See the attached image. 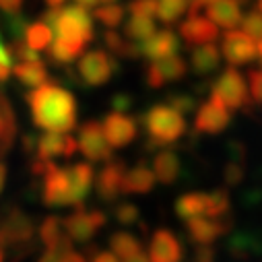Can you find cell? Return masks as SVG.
<instances>
[{"mask_svg":"<svg viewBox=\"0 0 262 262\" xmlns=\"http://www.w3.org/2000/svg\"><path fill=\"white\" fill-rule=\"evenodd\" d=\"M105 221H107V217L103 211H97V209L85 211L83 207L77 209L71 217L62 219L64 231H67V235L73 242H89L105 225Z\"/></svg>","mask_w":262,"mask_h":262,"instance_id":"cell-8","label":"cell"},{"mask_svg":"<svg viewBox=\"0 0 262 262\" xmlns=\"http://www.w3.org/2000/svg\"><path fill=\"white\" fill-rule=\"evenodd\" d=\"M118 71V60L103 52V50H91L79 60V75L85 85L89 87H101L105 85Z\"/></svg>","mask_w":262,"mask_h":262,"instance_id":"cell-6","label":"cell"},{"mask_svg":"<svg viewBox=\"0 0 262 262\" xmlns=\"http://www.w3.org/2000/svg\"><path fill=\"white\" fill-rule=\"evenodd\" d=\"M103 135L110 143L112 149H122V147H128L137 139V133H139V126H137V120L128 114H122V112H112L103 118Z\"/></svg>","mask_w":262,"mask_h":262,"instance_id":"cell-10","label":"cell"},{"mask_svg":"<svg viewBox=\"0 0 262 262\" xmlns=\"http://www.w3.org/2000/svg\"><path fill=\"white\" fill-rule=\"evenodd\" d=\"M223 58L231 64V67H239V64H248L256 60L258 56V43L244 31H227L223 35V46H221Z\"/></svg>","mask_w":262,"mask_h":262,"instance_id":"cell-12","label":"cell"},{"mask_svg":"<svg viewBox=\"0 0 262 262\" xmlns=\"http://www.w3.org/2000/svg\"><path fill=\"white\" fill-rule=\"evenodd\" d=\"M27 27L29 25H27V21H25V17L21 13L9 15V19H7V31H9V35L13 39H23L25 33H27Z\"/></svg>","mask_w":262,"mask_h":262,"instance_id":"cell-39","label":"cell"},{"mask_svg":"<svg viewBox=\"0 0 262 262\" xmlns=\"http://www.w3.org/2000/svg\"><path fill=\"white\" fill-rule=\"evenodd\" d=\"M180 157L173 153V151H161L155 159H153V173H155V180L169 186L178 180L180 176Z\"/></svg>","mask_w":262,"mask_h":262,"instance_id":"cell-26","label":"cell"},{"mask_svg":"<svg viewBox=\"0 0 262 262\" xmlns=\"http://www.w3.org/2000/svg\"><path fill=\"white\" fill-rule=\"evenodd\" d=\"M52 35L87 48L93 39V19L89 11L79 5L60 9L56 23L52 27Z\"/></svg>","mask_w":262,"mask_h":262,"instance_id":"cell-3","label":"cell"},{"mask_svg":"<svg viewBox=\"0 0 262 262\" xmlns=\"http://www.w3.org/2000/svg\"><path fill=\"white\" fill-rule=\"evenodd\" d=\"M213 3H215V0H190V3H188V13H190V17L196 15L203 7H211Z\"/></svg>","mask_w":262,"mask_h":262,"instance_id":"cell-47","label":"cell"},{"mask_svg":"<svg viewBox=\"0 0 262 262\" xmlns=\"http://www.w3.org/2000/svg\"><path fill=\"white\" fill-rule=\"evenodd\" d=\"M229 110L221 103V99L217 95H211L209 101H205L194 118V128L199 133H207V135H219L227 128L229 124Z\"/></svg>","mask_w":262,"mask_h":262,"instance_id":"cell-11","label":"cell"},{"mask_svg":"<svg viewBox=\"0 0 262 262\" xmlns=\"http://www.w3.org/2000/svg\"><path fill=\"white\" fill-rule=\"evenodd\" d=\"M225 180H227L231 186H235V184L242 180V167L235 165V163H229L227 169H225Z\"/></svg>","mask_w":262,"mask_h":262,"instance_id":"cell-46","label":"cell"},{"mask_svg":"<svg viewBox=\"0 0 262 262\" xmlns=\"http://www.w3.org/2000/svg\"><path fill=\"white\" fill-rule=\"evenodd\" d=\"M126 163L124 161H107V165L97 176V194L103 201H116L122 194L124 176H126Z\"/></svg>","mask_w":262,"mask_h":262,"instance_id":"cell-17","label":"cell"},{"mask_svg":"<svg viewBox=\"0 0 262 262\" xmlns=\"http://www.w3.org/2000/svg\"><path fill=\"white\" fill-rule=\"evenodd\" d=\"M155 173L151 167L147 165H137L133 169H128L124 176V186L122 192L124 194H147L153 190L155 186Z\"/></svg>","mask_w":262,"mask_h":262,"instance_id":"cell-24","label":"cell"},{"mask_svg":"<svg viewBox=\"0 0 262 262\" xmlns=\"http://www.w3.org/2000/svg\"><path fill=\"white\" fill-rule=\"evenodd\" d=\"M128 11L133 17L153 19V15L157 13V3L155 0H133V3L128 5Z\"/></svg>","mask_w":262,"mask_h":262,"instance_id":"cell-38","label":"cell"},{"mask_svg":"<svg viewBox=\"0 0 262 262\" xmlns=\"http://www.w3.org/2000/svg\"><path fill=\"white\" fill-rule=\"evenodd\" d=\"M83 46L79 43H71L67 39L54 37V41L48 46V58L56 64H71L75 58H79L83 54Z\"/></svg>","mask_w":262,"mask_h":262,"instance_id":"cell-28","label":"cell"},{"mask_svg":"<svg viewBox=\"0 0 262 262\" xmlns=\"http://www.w3.org/2000/svg\"><path fill=\"white\" fill-rule=\"evenodd\" d=\"M188 3H190V0H188Z\"/></svg>","mask_w":262,"mask_h":262,"instance_id":"cell-60","label":"cell"},{"mask_svg":"<svg viewBox=\"0 0 262 262\" xmlns=\"http://www.w3.org/2000/svg\"><path fill=\"white\" fill-rule=\"evenodd\" d=\"M41 199L48 207H73L71 180H69V169L67 167H58L54 163L46 171Z\"/></svg>","mask_w":262,"mask_h":262,"instance_id":"cell-9","label":"cell"},{"mask_svg":"<svg viewBox=\"0 0 262 262\" xmlns=\"http://www.w3.org/2000/svg\"><path fill=\"white\" fill-rule=\"evenodd\" d=\"M69 169V180H71V196H73V207L75 209H81L85 199L89 196V190H91V184L95 180V171L89 163H75L73 167H67Z\"/></svg>","mask_w":262,"mask_h":262,"instance_id":"cell-20","label":"cell"},{"mask_svg":"<svg viewBox=\"0 0 262 262\" xmlns=\"http://www.w3.org/2000/svg\"><path fill=\"white\" fill-rule=\"evenodd\" d=\"M231 227L229 219H211V217H199L186 221V231L188 237L196 244V246H211L215 239H219L227 229Z\"/></svg>","mask_w":262,"mask_h":262,"instance_id":"cell-13","label":"cell"},{"mask_svg":"<svg viewBox=\"0 0 262 262\" xmlns=\"http://www.w3.org/2000/svg\"><path fill=\"white\" fill-rule=\"evenodd\" d=\"M37 235L46 250H62V252L73 250V239L64 231V223L60 217H46L37 229Z\"/></svg>","mask_w":262,"mask_h":262,"instance_id":"cell-19","label":"cell"},{"mask_svg":"<svg viewBox=\"0 0 262 262\" xmlns=\"http://www.w3.org/2000/svg\"><path fill=\"white\" fill-rule=\"evenodd\" d=\"M60 262H87V258H85L83 254H79V252L73 250V252H69L67 256H64Z\"/></svg>","mask_w":262,"mask_h":262,"instance_id":"cell-50","label":"cell"},{"mask_svg":"<svg viewBox=\"0 0 262 262\" xmlns=\"http://www.w3.org/2000/svg\"><path fill=\"white\" fill-rule=\"evenodd\" d=\"M95 19L97 21H101L105 27H110V29H116L120 23H122V19H124V15H126V9L124 7H120V5H101V7H97L95 9Z\"/></svg>","mask_w":262,"mask_h":262,"instance_id":"cell-35","label":"cell"},{"mask_svg":"<svg viewBox=\"0 0 262 262\" xmlns=\"http://www.w3.org/2000/svg\"><path fill=\"white\" fill-rule=\"evenodd\" d=\"M258 13L262 15V0H258Z\"/></svg>","mask_w":262,"mask_h":262,"instance_id":"cell-58","label":"cell"},{"mask_svg":"<svg viewBox=\"0 0 262 262\" xmlns=\"http://www.w3.org/2000/svg\"><path fill=\"white\" fill-rule=\"evenodd\" d=\"M77 145H79V151L89 161H112V147L97 120H87L79 128Z\"/></svg>","mask_w":262,"mask_h":262,"instance_id":"cell-7","label":"cell"},{"mask_svg":"<svg viewBox=\"0 0 262 262\" xmlns=\"http://www.w3.org/2000/svg\"><path fill=\"white\" fill-rule=\"evenodd\" d=\"M180 50V41H178V35L169 29H163V31H157L155 35H151L147 41L139 43V52H141V58H149L151 62H159L163 58H169V56H176Z\"/></svg>","mask_w":262,"mask_h":262,"instance_id":"cell-16","label":"cell"},{"mask_svg":"<svg viewBox=\"0 0 262 262\" xmlns=\"http://www.w3.org/2000/svg\"><path fill=\"white\" fill-rule=\"evenodd\" d=\"M167 105L173 107V110L180 112V114H190V112L194 110V99L188 97V95H180V93H176V95H169Z\"/></svg>","mask_w":262,"mask_h":262,"instance_id":"cell-41","label":"cell"},{"mask_svg":"<svg viewBox=\"0 0 262 262\" xmlns=\"http://www.w3.org/2000/svg\"><path fill=\"white\" fill-rule=\"evenodd\" d=\"M25 43L29 50L33 52H39V50H48V46L52 43V31L39 21V23H33L27 27V33H25Z\"/></svg>","mask_w":262,"mask_h":262,"instance_id":"cell-33","label":"cell"},{"mask_svg":"<svg viewBox=\"0 0 262 262\" xmlns=\"http://www.w3.org/2000/svg\"><path fill=\"white\" fill-rule=\"evenodd\" d=\"M159 75L163 77L165 83H171V81H180L184 75H186V62L176 54V56H169V58H163L159 62H153Z\"/></svg>","mask_w":262,"mask_h":262,"instance_id":"cell-31","label":"cell"},{"mask_svg":"<svg viewBox=\"0 0 262 262\" xmlns=\"http://www.w3.org/2000/svg\"><path fill=\"white\" fill-rule=\"evenodd\" d=\"M27 105L33 124L46 133L64 135L77 126V99L75 95L56 83H43L27 93Z\"/></svg>","mask_w":262,"mask_h":262,"instance_id":"cell-1","label":"cell"},{"mask_svg":"<svg viewBox=\"0 0 262 262\" xmlns=\"http://www.w3.org/2000/svg\"><path fill=\"white\" fill-rule=\"evenodd\" d=\"M120 262H149V256H147L145 252H139V254L130 256V258H126V260H120Z\"/></svg>","mask_w":262,"mask_h":262,"instance_id":"cell-51","label":"cell"},{"mask_svg":"<svg viewBox=\"0 0 262 262\" xmlns=\"http://www.w3.org/2000/svg\"><path fill=\"white\" fill-rule=\"evenodd\" d=\"M207 15L211 23L231 31L237 25H242V19H244L237 0H215L211 7H207Z\"/></svg>","mask_w":262,"mask_h":262,"instance_id":"cell-21","label":"cell"},{"mask_svg":"<svg viewBox=\"0 0 262 262\" xmlns=\"http://www.w3.org/2000/svg\"><path fill=\"white\" fill-rule=\"evenodd\" d=\"M114 215H116V219H118L120 223L133 225V223H137V219H139V209H137L135 205H130V203H122V205H118V207L114 209Z\"/></svg>","mask_w":262,"mask_h":262,"instance_id":"cell-40","label":"cell"},{"mask_svg":"<svg viewBox=\"0 0 262 262\" xmlns=\"http://www.w3.org/2000/svg\"><path fill=\"white\" fill-rule=\"evenodd\" d=\"M13 75L29 89H35V87L48 83V69H46V64L41 60L39 62H19V64H15Z\"/></svg>","mask_w":262,"mask_h":262,"instance_id":"cell-27","label":"cell"},{"mask_svg":"<svg viewBox=\"0 0 262 262\" xmlns=\"http://www.w3.org/2000/svg\"><path fill=\"white\" fill-rule=\"evenodd\" d=\"M35 225L31 217H27L21 209H11L5 219L0 221V248L19 250L29 248L31 239L35 237Z\"/></svg>","mask_w":262,"mask_h":262,"instance_id":"cell-4","label":"cell"},{"mask_svg":"<svg viewBox=\"0 0 262 262\" xmlns=\"http://www.w3.org/2000/svg\"><path fill=\"white\" fill-rule=\"evenodd\" d=\"M79 151L77 139L71 135H56V133H46L37 139V149L35 157H41L46 161H52L56 157H73Z\"/></svg>","mask_w":262,"mask_h":262,"instance_id":"cell-15","label":"cell"},{"mask_svg":"<svg viewBox=\"0 0 262 262\" xmlns=\"http://www.w3.org/2000/svg\"><path fill=\"white\" fill-rule=\"evenodd\" d=\"M0 262H5V252H3V248H0Z\"/></svg>","mask_w":262,"mask_h":262,"instance_id":"cell-57","label":"cell"},{"mask_svg":"<svg viewBox=\"0 0 262 262\" xmlns=\"http://www.w3.org/2000/svg\"><path fill=\"white\" fill-rule=\"evenodd\" d=\"M149 262H182L184 250L169 229H157L149 244Z\"/></svg>","mask_w":262,"mask_h":262,"instance_id":"cell-14","label":"cell"},{"mask_svg":"<svg viewBox=\"0 0 262 262\" xmlns=\"http://www.w3.org/2000/svg\"><path fill=\"white\" fill-rule=\"evenodd\" d=\"M176 215L182 221H192L207 217V194L205 192H188L176 201Z\"/></svg>","mask_w":262,"mask_h":262,"instance_id":"cell-25","label":"cell"},{"mask_svg":"<svg viewBox=\"0 0 262 262\" xmlns=\"http://www.w3.org/2000/svg\"><path fill=\"white\" fill-rule=\"evenodd\" d=\"M229 207H231V201H229L227 190L219 188V190H213L207 194V217L221 219L229 213Z\"/></svg>","mask_w":262,"mask_h":262,"instance_id":"cell-32","label":"cell"},{"mask_svg":"<svg viewBox=\"0 0 262 262\" xmlns=\"http://www.w3.org/2000/svg\"><path fill=\"white\" fill-rule=\"evenodd\" d=\"M112 103H114L116 112H122V114H124V112L130 107V97H128V95H116Z\"/></svg>","mask_w":262,"mask_h":262,"instance_id":"cell-48","label":"cell"},{"mask_svg":"<svg viewBox=\"0 0 262 262\" xmlns=\"http://www.w3.org/2000/svg\"><path fill=\"white\" fill-rule=\"evenodd\" d=\"M9 54H11V60H19V62H39V54L29 50L27 43L23 39H13L9 46H7Z\"/></svg>","mask_w":262,"mask_h":262,"instance_id":"cell-36","label":"cell"},{"mask_svg":"<svg viewBox=\"0 0 262 262\" xmlns=\"http://www.w3.org/2000/svg\"><path fill=\"white\" fill-rule=\"evenodd\" d=\"M64 3V0H46V5L48 9H60V5Z\"/></svg>","mask_w":262,"mask_h":262,"instance_id":"cell-55","label":"cell"},{"mask_svg":"<svg viewBox=\"0 0 262 262\" xmlns=\"http://www.w3.org/2000/svg\"><path fill=\"white\" fill-rule=\"evenodd\" d=\"M143 126L149 135L151 147H165L176 143L186 133V120L169 105H153L143 114Z\"/></svg>","mask_w":262,"mask_h":262,"instance_id":"cell-2","label":"cell"},{"mask_svg":"<svg viewBox=\"0 0 262 262\" xmlns=\"http://www.w3.org/2000/svg\"><path fill=\"white\" fill-rule=\"evenodd\" d=\"M5 184H7V165L0 163V192L5 190Z\"/></svg>","mask_w":262,"mask_h":262,"instance_id":"cell-53","label":"cell"},{"mask_svg":"<svg viewBox=\"0 0 262 262\" xmlns=\"http://www.w3.org/2000/svg\"><path fill=\"white\" fill-rule=\"evenodd\" d=\"M188 11V0H157V17L171 25Z\"/></svg>","mask_w":262,"mask_h":262,"instance_id":"cell-34","label":"cell"},{"mask_svg":"<svg viewBox=\"0 0 262 262\" xmlns=\"http://www.w3.org/2000/svg\"><path fill=\"white\" fill-rule=\"evenodd\" d=\"M75 3L79 5V7H83V9H93V7H97V3H99V0H75Z\"/></svg>","mask_w":262,"mask_h":262,"instance_id":"cell-52","label":"cell"},{"mask_svg":"<svg viewBox=\"0 0 262 262\" xmlns=\"http://www.w3.org/2000/svg\"><path fill=\"white\" fill-rule=\"evenodd\" d=\"M9 77H11V67H3L0 64V83H5Z\"/></svg>","mask_w":262,"mask_h":262,"instance_id":"cell-54","label":"cell"},{"mask_svg":"<svg viewBox=\"0 0 262 262\" xmlns=\"http://www.w3.org/2000/svg\"><path fill=\"white\" fill-rule=\"evenodd\" d=\"M213 95H217L221 103L231 112L242 110L250 103V91L246 87V81L242 73L233 67L225 69L219 75V79L213 83Z\"/></svg>","mask_w":262,"mask_h":262,"instance_id":"cell-5","label":"cell"},{"mask_svg":"<svg viewBox=\"0 0 262 262\" xmlns=\"http://www.w3.org/2000/svg\"><path fill=\"white\" fill-rule=\"evenodd\" d=\"M17 139V118L11 101L0 91V157H5Z\"/></svg>","mask_w":262,"mask_h":262,"instance_id":"cell-22","label":"cell"},{"mask_svg":"<svg viewBox=\"0 0 262 262\" xmlns=\"http://www.w3.org/2000/svg\"><path fill=\"white\" fill-rule=\"evenodd\" d=\"M180 35L186 39L188 46H207L219 37V27L209 19L192 15L180 25Z\"/></svg>","mask_w":262,"mask_h":262,"instance_id":"cell-18","label":"cell"},{"mask_svg":"<svg viewBox=\"0 0 262 262\" xmlns=\"http://www.w3.org/2000/svg\"><path fill=\"white\" fill-rule=\"evenodd\" d=\"M190 64L196 75L201 77H207L211 73H215L221 64V54H219V48L213 46V43H207V46H199L192 50V56H190Z\"/></svg>","mask_w":262,"mask_h":262,"instance_id":"cell-23","label":"cell"},{"mask_svg":"<svg viewBox=\"0 0 262 262\" xmlns=\"http://www.w3.org/2000/svg\"><path fill=\"white\" fill-rule=\"evenodd\" d=\"M145 81H147V85L151 87V89H161V87H165V81H163V77L159 75V71H157V67L151 62L149 67H147V71H145Z\"/></svg>","mask_w":262,"mask_h":262,"instance_id":"cell-43","label":"cell"},{"mask_svg":"<svg viewBox=\"0 0 262 262\" xmlns=\"http://www.w3.org/2000/svg\"><path fill=\"white\" fill-rule=\"evenodd\" d=\"M248 83H250V95L256 103H262V69L250 71L248 73Z\"/></svg>","mask_w":262,"mask_h":262,"instance_id":"cell-42","label":"cell"},{"mask_svg":"<svg viewBox=\"0 0 262 262\" xmlns=\"http://www.w3.org/2000/svg\"><path fill=\"white\" fill-rule=\"evenodd\" d=\"M124 33H126L128 41L143 43L151 35H155V21L153 19H145V17H133L124 25Z\"/></svg>","mask_w":262,"mask_h":262,"instance_id":"cell-30","label":"cell"},{"mask_svg":"<svg viewBox=\"0 0 262 262\" xmlns=\"http://www.w3.org/2000/svg\"><path fill=\"white\" fill-rule=\"evenodd\" d=\"M23 3L25 0H0V11L7 15H17V13H21Z\"/></svg>","mask_w":262,"mask_h":262,"instance_id":"cell-45","label":"cell"},{"mask_svg":"<svg viewBox=\"0 0 262 262\" xmlns=\"http://www.w3.org/2000/svg\"><path fill=\"white\" fill-rule=\"evenodd\" d=\"M103 3H112V0H103Z\"/></svg>","mask_w":262,"mask_h":262,"instance_id":"cell-59","label":"cell"},{"mask_svg":"<svg viewBox=\"0 0 262 262\" xmlns=\"http://www.w3.org/2000/svg\"><path fill=\"white\" fill-rule=\"evenodd\" d=\"M91 262H120L112 252H97Z\"/></svg>","mask_w":262,"mask_h":262,"instance_id":"cell-49","label":"cell"},{"mask_svg":"<svg viewBox=\"0 0 262 262\" xmlns=\"http://www.w3.org/2000/svg\"><path fill=\"white\" fill-rule=\"evenodd\" d=\"M258 58H260V62H262V39H260V43H258Z\"/></svg>","mask_w":262,"mask_h":262,"instance_id":"cell-56","label":"cell"},{"mask_svg":"<svg viewBox=\"0 0 262 262\" xmlns=\"http://www.w3.org/2000/svg\"><path fill=\"white\" fill-rule=\"evenodd\" d=\"M242 29L246 35H250L252 39H262V15L258 11L248 13L242 19Z\"/></svg>","mask_w":262,"mask_h":262,"instance_id":"cell-37","label":"cell"},{"mask_svg":"<svg viewBox=\"0 0 262 262\" xmlns=\"http://www.w3.org/2000/svg\"><path fill=\"white\" fill-rule=\"evenodd\" d=\"M194 262H215V250L211 246H199L194 252Z\"/></svg>","mask_w":262,"mask_h":262,"instance_id":"cell-44","label":"cell"},{"mask_svg":"<svg viewBox=\"0 0 262 262\" xmlns=\"http://www.w3.org/2000/svg\"><path fill=\"white\" fill-rule=\"evenodd\" d=\"M110 252L118 258V260H126L130 256H135L139 252H143V246L141 242L133 235V233H126V231H120V233H114L110 237Z\"/></svg>","mask_w":262,"mask_h":262,"instance_id":"cell-29","label":"cell"}]
</instances>
